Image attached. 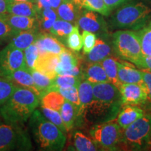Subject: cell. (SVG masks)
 I'll return each instance as SVG.
<instances>
[{"label": "cell", "instance_id": "obj_9", "mask_svg": "<svg viewBox=\"0 0 151 151\" xmlns=\"http://www.w3.org/2000/svg\"><path fill=\"white\" fill-rule=\"evenodd\" d=\"M23 50L8 44L0 50V76L6 78L16 70L26 68Z\"/></svg>", "mask_w": 151, "mask_h": 151}, {"label": "cell", "instance_id": "obj_42", "mask_svg": "<svg viewBox=\"0 0 151 151\" xmlns=\"http://www.w3.org/2000/svg\"><path fill=\"white\" fill-rule=\"evenodd\" d=\"M143 77V83L146 87V90L147 92V102L151 106V71H141Z\"/></svg>", "mask_w": 151, "mask_h": 151}, {"label": "cell", "instance_id": "obj_26", "mask_svg": "<svg viewBox=\"0 0 151 151\" xmlns=\"http://www.w3.org/2000/svg\"><path fill=\"white\" fill-rule=\"evenodd\" d=\"M58 16L55 10L52 8L44 9L38 13V28L41 32H50Z\"/></svg>", "mask_w": 151, "mask_h": 151}, {"label": "cell", "instance_id": "obj_48", "mask_svg": "<svg viewBox=\"0 0 151 151\" xmlns=\"http://www.w3.org/2000/svg\"><path fill=\"white\" fill-rule=\"evenodd\" d=\"M7 3H14V2H21V1H31V2L35 3V0H6Z\"/></svg>", "mask_w": 151, "mask_h": 151}, {"label": "cell", "instance_id": "obj_8", "mask_svg": "<svg viewBox=\"0 0 151 151\" xmlns=\"http://www.w3.org/2000/svg\"><path fill=\"white\" fill-rule=\"evenodd\" d=\"M90 134L97 147L103 150H116L121 140L122 129L118 122L112 120L96 124L90 129Z\"/></svg>", "mask_w": 151, "mask_h": 151}, {"label": "cell", "instance_id": "obj_23", "mask_svg": "<svg viewBox=\"0 0 151 151\" xmlns=\"http://www.w3.org/2000/svg\"><path fill=\"white\" fill-rule=\"evenodd\" d=\"M92 87L93 85L86 80L81 81L80 85L78 87L80 107L77 113V116H81L83 115L85 110L93 99Z\"/></svg>", "mask_w": 151, "mask_h": 151}, {"label": "cell", "instance_id": "obj_32", "mask_svg": "<svg viewBox=\"0 0 151 151\" xmlns=\"http://www.w3.org/2000/svg\"><path fill=\"white\" fill-rule=\"evenodd\" d=\"M83 78L80 76L71 75H57L53 79L52 85L48 90L53 88H67V87H76L78 88Z\"/></svg>", "mask_w": 151, "mask_h": 151}, {"label": "cell", "instance_id": "obj_43", "mask_svg": "<svg viewBox=\"0 0 151 151\" xmlns=\"http://www.w3.org/2000/svg\"><path fill=\"white\" fill-rule=\"evenodd\" d=\"M135 65L147 71H151V55H142L140 60L135 64Z\"/></svg>", "mask_w": 151, "mask_h": 151}, {"label": "cell", "instance_id": "obj_16", "mask_svg": "<svg viewBox=\"0 0 151 151\" xmlns=\"http://www.w3.org/2000/svg\"><path fill=\"white\" fill-rule=\"evenodd\" d=\"M3 18L16 33L22 31L37 29L38 28L37 18L34 17L20 16L7 14L4 16Z\"/></svg>", "mask_w": 151, "mask_h": 151}, {"label": "cell", "instance_id": "obj_37", "mask_svg": "<svg viewBox=\"0 0 151 151\" xmlns=\"http://www.w3.org/2000/svg\"><path fill=\"white\" fill-rule=\"evenodd\" d=\"M67 46L71 50L78 52L83 48V39L82 35L79 32L78 26L73 27L69 35L67 36Z\"/></svg>", "mask_w": 151, "mask_h": 151}, {"label": "cell", "instance_id": "obj_31", "mask_svg": "<svg viewBox=\"0 0 151 151\" xmlns=\"http://www.w3.org/2000/svg\"><path fill=\"white\" fill-rule=\"evenodd\" d=\"M73 143L76 150L78 151L97 150V146L93 140L87 137L81 132L77 131L73 134Z\"/></svg>", "mask_w": 151, "mask_h": 151}, {"label": "cell", "instance_id": "obj_12", "mask_svg": "<svg viewBox=\"0 0 151 151\" xmlns=\"http://www.w3.org/2000/svg\"><path fill=\"white\" fill-rule=\"evenodd\" d=\"M77 26L83 31L93 33H101L106 32V25L104 19L94 11L87 10L79 16L77 20Z\"/></svg>", "mask_w": 151, "mask_h": 151}, {"label": "cell", "instance_id": "obj_10", "mask_svg": "<svg viewBox=\"0 0 151 151\" xmlns=\"http://www.w3.org/2000/svg\"><path fill=\"white\" fill-rule=\"evenodd\" d=\"M118 89L121 94L122 106H138L146 103L147 92L143 81L141 83H121Z\"/></svg>", "mask_w": 151, "mask_h": 151}, {"label": "cell", "instance_id": "obj_1", "mask_svg": "<svg viewBox=\"0 0 151 151\" xmlns=\"http://www.w3.org/2000/svg\"><path fill=\"white\" fill-rule=\"evenodd\" d=\"M93 99L85 110L83 116L88 121L101 123L114 120L122 106L121 94L113 83L93 85Z\"/></svg>", "mask_w": 151, "mask_h": 151}, {"label": "cell", "instance_id": "obj_6", "mask_svg": "<svg viewBox=\"0 0 151 151\" xmlns=\"http://www.w3.org/2000/svg\"><path fill=\"white\" fill-rule=\"evenodd\" d=\"M113 48L115 53L124 60L135 65L142 57L140 40L137 32L119 30L113 34Z\"/></svg>", "mask_w": 151, "mask_h": 151}, {"label": "cell", "instance_id": "obj_47", "mask_svg": "<svg viewBox=\"0 0 151 151\" xmlns=\"http://www.w3.org/2000/svg\"><path fill=\"white\" fill-rule=\"evenodd\" d=\"M62 1V0H50L51 8L53 9L54 10H56L58 8L60 4H61Z\"/></svg>", "mask_w": 151, "mask_h": 151}, {"label": "cell", "instance_id": "obj_11", "mask_svg": "<svg viewBox=\"0 0 151 151\" xmlns=\"http://www.w3.org/2000/svg\"><path fill=\"white\" fill-rule=\"evenodd\" d=\"M56 72L58 75H71L83 78V70L78 57L67 49L59 55V63L56 67Z\"/></svg>", "mask_w": 151, "mask_h": 151}, {"label": "cell", "instance_id": "obj_3", "mask_svg": "<svg viewBox=\"0 0 151 151\" xmlns=\"http://www.w3.org/2000/svg\"><path fill=\"white\" fill-rule=\"evenodd\" d=\"M29 126L39 147L44 150H61L65 146L66 137L59 127L35 110L29 118Z\"/></svg>", "mask_w": 151, "mask_h": 151}, {"label": "cell", "instance_id": "obj_34", "mask_svg": "<svg viewBox=\"0 0 151 151\" xmlns=\"http://www.w3.org/2000/svg\"><path fill=\"white\" fill-rule=\"evenodd\" d=\"M49 90H55V91L60 92L66 100L75 106L77 110V113H78L79 107H80L78 88L73 86L67 87V88H53Z\"/></svg>", "mask_w": 151, "mask_h": 151}, {"label": "cell", "instance_id": "obj_18", "mask_svg": "<svg viewBox=\"0 0 151 151\" xmlns=\"http://www.w3.org/2000/svg\"><path fill=\"white\" fill-rule=\"evenodd\" d=\"M83 78L92 85L110 82L100 62H90L83 69Z\"/></svg>", "mask_w": 151, "mask_h": 151}, {"label": "cell", "instance_id": "obj_30", "mask_svg": "<svg viewBox=\"0 0 151 151\" xmlns=\"http://www.w3.org/2000/svg\"><path fill=\"white\" fill-rule=\"evenodd\" d=\"M142 55H151V18L144 27L138 30Z\"/></svg>", "mask_w": 151, "mask_h": 151}, {"label": "cell", "instance_id": "obj_39", "mask_svg": "<svg viewBox=\"0 0 151 151\" xmlns=\"http://www.w3.org/2000/svg\"><path fill=\"white\" fill-rule=\"evenodd\" d=\"M24 55L26 67L28 69H33L35 61L39 56V50L35 43L30 45L29 47L24 49Z\"/></svg>", "mask_w": 151, "mask_h": 151}, {"label": "cell", "instance_id": "obj_24", "mask_svg": "<svg viewBox=\"0 0 151 151\" xmlns=\"http://www.w3.org/2000/svg\"><path fill=\"white\" fill-rule=\"evenodd\" d=\"M111 47L106 41L97 38L95 45L88 54V60L90 62H101L111 55Z\"/></svg>", "mask_w": 151, "mask_h": 151}, {"label": "cell", "instance_id": "obj_5", "mask_svg": "<svg viewBox=\"0 0 151 151\" xmlns=\"http://www.w3.org/2000/svg\"><path fill=\"white\" fill-rule=\"evenodd\" d=\"M122 132L120 143L134 150H146L151 144V115H144Z\"/></svg>", "mask_w": 151, "mask_h": 151}, {"label": "cell", "instance_id": "obj_27", "mask_svg": "<svg viewBox=\"0 0 151 151\" xmlns=\"http://www.w3.org/2000/svg\"><path fill=\"white\" fill-rule=\"evenodd\" d=\"M60 113L67 131L71 130L74 125L76 118L77 117V110L76 106L65 99L60 109Z\"/></svg>", "mask_w": 151, "mask_h": 151}, {"label": "cell", "instance_id": "obj_22", "mask_svg": "<svg viewBox=\"0 0 151 151\" xmlns=\"http://www.w3.org/2000/svg\"><path fill=\"white\" fill-rule=\"evenodd\" d=\"M78 9H80L73 0H62L58 8L56 9L58 18L66 21L74 22L78 20Z\"/></svg>", "mask_w": 151, "mask_h": 151}, {"label": "cell", "instance_id": "obj_40", "mask_svg": "<svg viewBox=\"0 0 151 151\" xmlns=\"http://www.w3.org/2000/svg\"><path fill=\"white\" fill-rule=\"evenodd\" d=\"M83 53L88 55L94 48L97 41V35L93 32L88 31H83Z\"/></svg>", "mask_w": 151, "mask_h": 151}, {"label": "cell", "instance_id": "obj_38", "mask_svg": "<svg viewBox=\"0 0 151 151\" xmlns=\"http://www.w3.org/2000/svg\"><path fill=\"white\" fill-rule=\"evenodd\" d=\"M41 113L48 119L49 121L55 124L57 127H58L61 129L62 132L66 133L67 132L65 127V124L63 123V121H62V117L60 116L59 111L52 110V109H50L43 108V107H41Z\"/></svg>", "mask_w": 151, "mask_h": 151}, {"label": "cell", "instance_id": "obj_28", "mask_svg": "<svg viewBox=\"0 0 151 151\" xmlns=\"http://www.w3.org/2000/svg\"><path fill=\"white\" fill-rule=\"evenodd\" d=\"M73 1L80 9L94 11L103 16H109L111 11L106 5L104 0H73Z\"/></svg>", "mask_w": 151, "mask_h": 151}, {"label": "cell", "instance_id": "obj_7", "mask_svg": "<svg viewBox=\"0 0 151 151\" xmlns=\"http://www.w3.org/2000/svg\"><path fill=\"white\" fill-rule=\"evenodd\" d=\"M32 148L29 136L22 125L0 124V151L30 150Z\"/></svg>", "mask_w": 151, "mask_h": 151}, {"label": "cell", "instance_id": "obj_36", "mask_svg": "<svg viewBox=\"0 0 151 151\" xmlns=\"http://www.w3.org/2000/svg\"><path fill=\"white\" fill-rule=\"evenodd\" d=\"M16 88V87L10 81L0 76V107L6 102Z\"/></svg>", "mask_w": 151, "mask_h": 151}, {"label": "cell", "instance_id": "obj_13", "mask_svg": "<svg viewBox=\"0 0 151 151\" xmlns=\"http://www.w3.org/2000/svg\"><path fill=\"white\" fill-rule=\"evenodd\" d=\"M35 43L37 46L39 55L50 53L59 55L66 49L58 38L48 32L39 33Z\"/></svg>", "mask_w": 151, "mask_h": 151}, {"label": "cell", "instance_id": "obj_21", "mask_svg": "<svg viewBox=\"0 0 151 151\" xmlns=\"http://www.w3.org/2000/svg\"><path fill=\"white\" fill-rule=\"evenodd\" d=\"M8 13L12 15L26 17L37 18L38 9L35 3L31 1H21L8 4L7 6Z\"/></svg>", "mask_w": 151, "mask_h": 151}, {"label": "cell", "instance_id": "obj_50", "mask_svg": "<svg viewBox=\"0 0 151 151\" xmlns=\"http://www.w3.org/2000/svg\"><path fill=\"white\" fill-rule=\"evenodd\" d=\"M150 148H151V144H150Z\"/></svg>", "mask_w": 151, "mask_h": 151}, {"label": "cell", "instance_id": "obj_35", "mask_svg": "<svg viewBox=\"0 0 151 151\" xmlns=\"http://www.w3.org/2000/svg\"><path fill=\"white\" fill-rule=\"evenodd\" d=\"M73 27V26L71 22L62 19H57L50 32L56 37L65 38L69 35Z\"/></svg>", "mask_w": 151, "mask_h": 151}, {"label": "cell", "instance_id": "obj_2", "mask_svg": "<svg viewBox=\"0 0 151 151\" xmlns=\"http://www.w3.org/2000/svg\"><path fill=\"white\" fill-rule=\"evenodd\" d=\"M40 104V98L31 90L18 88L0 107V116L6 123L22 125L31 117Z\"/></svg>", "mask_w": 151, "mask_h": 151}, {"label": "cell", "instance_id": "obj_29", "mask_svg": "<svg viewBox=\"0 0 151 151\" xmlns=\"http://www.w3.org/2000/svg\"><path fill=\"white\" fill-rule=\"evenodd\" d=\"M100 63L102 65L110 83L118 88L121 83L119 81L118 76V61L115 58L109 56Z\"/></svg>", "mask_w": 151, "mask_h": 151}, {"label": "cell", "instance_id": "obj_25", "mask_svg": "<svg viewBox=\"0 0 151 151\" xmlns=\"http://www.w3.org/2000/svg\"><path fill=\"white\" fill-rule=\"evenodd\" d=\"M65 99L60 92L55 90H48L40 97V104L43 108L50 109L59 111Z\"/></svg>", "mask_w": 151, "mask_h": 151}, {"label": "cell", "instance_id": "obj_14", "mask_svg": "<svg viewBox=\"0 0 151 151\" xmlns=\"http://www.w3.org/2000/svg\"><path fill=\"white\" fill-rule=\"evenodd\" d=\"M16 87L31 90L40 98L41 94L37 90L35 81L27 67L19 69L6 77Z\"/></svg>", "mask_w": 151, "mask_h": 151}, {"label": "cell", "instance_id": "obj_15", "mask_svg": "<svg viewBox=\"0 0 151 151\" xmlns=\"http://www.w3.org/2000/svg\"><path fill=\"white\" fill-rule=\"evenodd\" d=\"M59 63L58 55L44 53L39 55L35 61L34 68L43 74L47 76L51 79H54L58 75L56 67Z\"/></svg>", "mask_w": 151, "mask_h": 151}, {"label": "cell", "instance_id": "obj_33", "mask_svg": "<svg viewBox=\"0 0 151 151\" xmlns=\"http://www.w3.org/2000/svg\"><path fill=\"white\" fill-rule=\"evenodd\" d=\"M32 76L35 81V83L37 86V90L40 92L41 95L45 92L48 91L50 87L52 85L53 83V79L49 78L47 76L43 74L39 71L35 70V69H28ZM41 97V96H40Z\"/></svg>", "mask_w": 151, "mask_h": 151}, {"label": "cell", "instance_id": "obj_49", "mask_svg": "<svg viewBox=\"0 0 151 151\" xmlns=\"http://www.w3.org/2000/svg\"><path fill=\"white\" fill-rule=\"evenodd\" d=\"M0 124H1V120H0Z\"/></svg>", "mask_w": 151, "mask_h": 151}, {"label": "cell", "instance_id": "obj_46", "mask_svg": "<svg viewBox=\"0 0 151 151\" xmlns=\"http://www.w3.org/2000/svg\"><path fill=\"white\" fill-rule=\"evenodd\" d=\"M7 3L6 0H0V17H3L6 14H9L7 11Z\"/></svg>", "mask_w": 151, "mask_h": 151}, {"label": "cell", "instance_id": "obj_45", "mask_svg": "<svg viewBox=\"0 0 151 151\" xmlns=\"http://www.w3.org/2000/svg\"><path fill=\"white\" fill-rule=\"evenodd\" d=\"M35 3L37 5L39 12L44 9L51 8L50 0H35Z\"/></svg>", "mask_w": 151, "mask_h": 151}, {"label": "cell", "instance_id": "obj_4", "mask_svg": "<svg viewBox=\"0 0 151 151\" xmlns=\"http://www.w3.org/2000/svg\"><path fill=\"white\" fill-rule=\"evenodd\" d=\"M150 16L151 9L143 3H126L120 6L113 14L111 26L138 31L150 20Z\"/></svg>", "mask_w": 151, "mask_h": 151}, {"label": "cell", "instance_id": "obj_44", "mask_svg": "<svg viewBox=\"0 0 151 151\" xmlns=\"http://www.w3.org/2000/svg\"><path fill=\"white\" fill-rule=\"evenodd\" d=\"M130 0H104L106 5L109 7L111 11L116 9L117 7H120V6L124 4Z\"/></svg>", "mask_w": 151, "mask_h": 151}, {"label": "cell", "instance_id": "obj_41", "mask_svg": "<svg viewBox=\"0 0 151 151\" xmlns=\"http://www.w3.org/2000/svg\"><path fill=\"white\" fill-rule=\"evenodd\" d=\"M16 32L8 24L3 17H0V44L5 41H9L14 37Z\"/></svg>", "mask_w": 151, "mask_h": 151}, {"label": "cell", "instance_id": "obj_19", "mask_svg": "<svg viewBox=\"0 0 151 151\" xmlns=\"http://www.w3.org/2000/svg\"><path fill=\"white\" fill-rule=\"evenodd\" d=\"M118 76L121 83H141L143 82L141 71L125 62H118Z\"/></svg>", "mask_w": 151, "mask_h": 151}, {"label": "cell", "instance_id": "obj_20", "mask_svg": "<svg viewBox=\"0 0 151 151\" xmlns=\"http://www.w3.org/2000/svg\"><path fill=\"white\" fill-rule=\"evenodd\" d=\"M39 33L37 29L19 32L11 38L9 44L14 48L24 50L30 45L35 43Z\"/></svg>", "mask_w": 151, "mask_h": 151}, {"label": "cell", "instance_id": "obj_17", "mask_svg": "<svg viewBox=\"0 0 151 151\" xmlns=\"http://www.w3.org/2000/svg\"><path fill=\"white\" fill-rule=\"evenodd\" d=\"M144 116L140 107L134 105H123L117 117V122L122 129Z\"/></svg>", "mask_w": 151, "mask_h": 151}]
</instances>
